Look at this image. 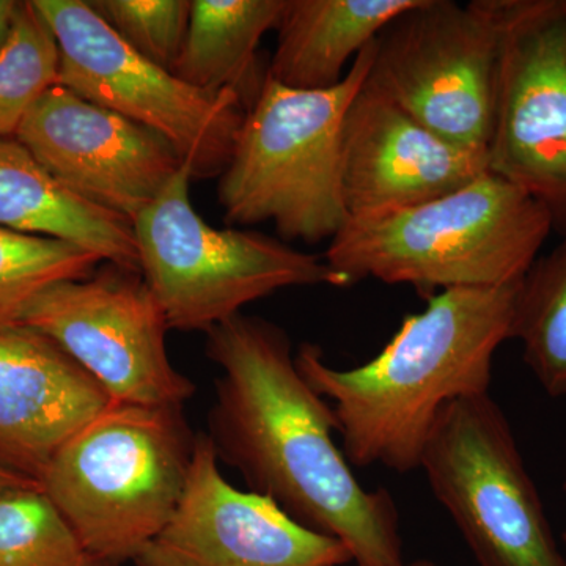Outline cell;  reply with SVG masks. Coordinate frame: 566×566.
I'll use <instances>...</instances> for the list:
<instances>
[{
    "instance_id": "obj_21",
    "label": "cell",
    "mask_w": 566,
    "mask_h": 566,
    "mask_svg": "<svg viewBox=\"0 0 566 566\" xmlns=\"http://www.w3.org/2000/svg\"><path fill=\"white\" fill-rule=\"evenodd\" d=\"M57 41L33 2H18L0 46V137L17 136L25 115L59 84Z\"/></svg>"
},
{
    "instance_id": "obj_13",
    "label": "cell",
    "mask_w": 566,
    "mask_h": 566,
    "mask_svg": "<svg viewBox=\"0 0 566 566\" xmlns=\"http://www.w3.org/2000/svg\"><path fill=\"white\" fill-rule=\"evenodd\" d=\"M14 137L69 191L132 223L185 164L159 134L61 84L41 96Z\"/></svg>"
},
{
    "instance_id": "obj_8",
    "label": "cell",
    "mask_w": 566,
    "mask_h": 566,
    "mask_svg": "<svg viewBox=\"0 0 566 566\" xmlns=\"http://www.w3.org/2000/svg\"><path fill=\"white\" fill-rule=\"evenodd\" d=\"M504 0H417L375 40L367 85L431 132L488 151Z\"/></svg>"
},
{
    "instance_id": "obj_22",
    "label": "cell",
    "mask_w": 566,
    "mask_h": 566,
    "mask_svg": "<svg viewBox=\"0 0 566 566\" xmlns=\"http://www.w3.org/2000/svg\"><path fill=\"white\" fill-rule=\"evenodd\" d=\"M41 488L0 495V566H99Z\"/></svg>"
},
{
    "instance_id": "obj_6",
    "label": "cell",
    "mask_w": 566,
    "mask_h": 566,
    "mask_svg": "<svg viewBox=\"0 0 566 566\" xmlns=\"http://www.w3.org/2000/svg\"><path fill=\"white\" fill-rule=\"evenodd\" d=\"M188 163L134 221L140 274L170 329L210 333L292 286H346L326 260L262 233L214 229L193 210Z\"/></svg>"
},
{
    "instance_id": "obj_10",
    "label": "cell",
    "mask_w": 566,
    "mask_h": 566,
    "mask_svg": "<svg viewBox=\"0 0 566 566\" xmlns=\"http://www.w3.org/2000/svg\"><path fill=\"white\" fill-rule=\"evenodd\" d=\"M29 327L61 346L117 403L181 408L196 386L170 363L161 305L136 271L107 264L40 294Z\"/></svg>"
},
{
    "instance_id": "obj_1",
    "label": "cell",
    "mask_w": 566,
    "mask_h": 566,
    "mask_svg": "<svg viewBox=\"0 0 566 566\" xmlns=\"http://www.w3.org/2000/svg\"><path fill=\"white\" fill-rule=\"evenodd\" d=\"M221 370L211 412L218 457L251 491L348 547L353 566H403L400 515L386 490H367L335 442L329 403L308 385L281 327L237 315L208 333Z\"/></svg>"
},
{
    "instance_id": "obj_14",
    "label": "cell",
    "mask_w": 566,
    "mask_h": 566,
    "mask_svg": "<svg viewBox=\"0 0 566 566\" xmlns=\"http://www.w3.org/2000/svg\"><path fill=\"white\" fill-rule=\"evenodd\" d=\"M488 151L439 136L363 85L342 126V191L349 219L430 202L488 172Z\"/></svg>"
},
{
    "instance_id": "obj_5",
    "label": "cell",
    "mask_w": 566,
    "mask_h": 566,
    "mask_svg": "<svg viewBox=\"0 0 566 566\" xmlns=\"http://www.w3.org/2000/svg\"><path fill=\"white\" fill-rule=\"evenodd\" d=\"M180 409L114 401L40 476L98 564L134 562L172 517L196 442Z\"/></svg>"
},
{
    "instance_id": "obj_15",
    "label": "cell",
    "mask_w": 566,
    "mask_h": 566,
    "mask_svg": "<svg viewBox=\"0 0 566 566\" xmlns=\"http://www.w3.org/2000/svg\"><path fill=\"white\" fill-rule=\"evenodd\" d=\"M114 400L29 327L0 329V460L40 483L55 453Z\"/></svg>"
},
{
    "instance_id": "obj_18",
    "label": "cell",
    "mask_w": 566,
    "mask_h": 566,
    "mask_svg": "<svg viewBox=\"0 0 566 566\" xmlns=\"http://www.w3.org/2000/svg\"><path fill=\"white\" fill-rule=\"evenodd\" d=\"M285 7L286 0H193L172 73L199 91L237 93L248 111L266 80L256 50L264 33L277 29Z\"/></svg>"
},
{
    "instance_id": "obj_16",
    "label": "cell",
    "mask_w": 566,
    "mask_h": 566,
    "mask_svg": "<svg viewBox=\"0 0 566 566\" xmlns=\"http://www.w3.org/2000/svg\"><path fill=\"white\" fill-rule=\"evenodd\" d=\"M0 227L66 241L140 273L133 223L69 191L9 137H0Z\"/></svg>"
},
{
    "instance_id": "obj_3",
    "label": "cell",
    "mask_w": 566,
    "mask_h": 566,
    "mask_svg": "<svg viewBox=\"0 0 566 566\" xmlns=\"http://www.w3.org/2000/svg\"><path fill=\"white\" fill-rule=\"evenodd\" d=\"M554 229L549 211L491 174L438 199L370 219H349L326 263L346 286L376 279L431 294L520 281Z\"/></svg>"
},
{
    "instance_id": "obj_24",
    "label": "cell",
    "mask_w": 566,
    "mask_h": 566,
    "mask_svg": "<svg viewBox=\"0 0 566 566\" xmlns=\"http://www.w3.org/2000/svg\"><path fill=\"white\" fill-rule=\"evenodd\" d=\"M29 488H41L39 482L29 479V476L20 474V472L11 471L0 464V495L13 493V491L29 490Z\"/></svg>"
},
{
    "instance_id": "obj_4",
    "label": "cell",
    "mask_w": 566,
    "mask_h": 566,
    "mask_svg": "<svg viewBox=\"0 0 566 566\" xmlns=\"http://www.w3.org/2000/svg\"><path fill=\"white\" fill-rule=\"evenodd\" d=\"M376 40V39H375ZM375 41L340 84L297 91L266 76L245 111L219 181L229 226L273 222L285 240L333 241L349 221L342 191V126L367 81Z\"/></svg>"
},
{
    "instance_id": "obj_2",
    "label": "cell",
    "mask_w": 566,
    "mask_h": 566,
    "mask_svg": "<svg viewBox=\"0 0 566 566\" xmlns=\"http://www.w3.org/2000/svg\"><path fill=\"white\" fill-rule=\"evenodd\" d=\"M521 281L431 294L422 312L406 316L385 348L357 367L335 368L319 346H300L297 368L333 409L353 468L416 471L447 406L490 394Z\"/></svg>"
},
{
    "instance_id": "obj_12",
    "label": "cell",
    "mask_w": 566,
    "mask_h": 566,
    "mask_svg": "<svg viewBox=\"0 0 566 566\" xmlns=\"http://www.w3.org/2000/svg\"><path fill=\"white\" fill-rule=\"evenodd\" d=\"M137 566H346L348 547L223 479L210 436H197L185 490Z\"/></svg>"
},
{
    "instance_id": "obj_27",
    "label": "cell",
    "mask_w": 566,
    "mask_h": 566,
    "mask_svg": "<svg viewBox=\"0 0 566 566\" xmlns=\"http://www.w3.org/2000/svg\"><path fill=\"white\" fill-rule=\"evenodd\" d=\"M562 542H564V545L566 546V527L564 534H562Z\"/></svg>"
},
{
    "instance_id": "obj_28",
    "label": "cell",
    "mask_w": 566,
    "mask_h": 566,
    "mask_svg": "<svg viewBox=\"0 0 566 566\" xmlns=\"http://www.w3.org/2000/svg\"><path fill=\"white\" fill-rule=\"evenodd\" d=\"M564 490H565V493H566V475H565V482H564Z\"/></svg>"
},
{
    "instance_id": "obj_9",
    "label": "cell",
    "mask_w": 566,
    "mask_h": 566,
    "mask_svg": "<svg viewBox=\"0 0 566 566\" xmlns=\"http://www.w3.org/2000/svg\"><path fill=\"white\" fill-rule=\"evenodd\" d=\"M57 41L59 84L159 134L193 178L222 175L244 120L237 93L199 91L137 54L82 0H33Z\"/></svg>"
},
{
    "instance_id": "obj_17",
    "label": "cell",
    "mask_w": 566,
    "mask_h": 566,
    "mask_svg": "<svg viewBox=\"0 0 566 566\" xmlns=\"http://www.w3.org/2000/svg\"><path fill=\"white\" fill-rule=\"evenodd\" d=\"M417 0H286L266 76L297 91H326Z\"/></svg>"
},
{
    "instance_id": "obj_19",
    "label": "cell",
    "mask_w": 566,
    "mask_h": 566,
    "mask_svg": "<svg viewBox=\"0 0 566 566\" xmlns=\"http://www.w3.org/2000/svg\"><path fill=\"white\" fill-rule=\"evenodd\" d=\"M524 363L549 397H566V233L521 281L512 335Z\"/></svg>"
},
{
    "instance_id": "obj_23",
    "label": "cell",
    "mask_w": 566,
    "mask_h": 566,
    "mask_svg": "<svg viewBox=\"0 0 566 566\" xmlns=\"http://www.w3.org/2000/svg\"><path fill=\"white\" fill-rule=\"evenodd\" d=\"M88 3L137 54L164 70H174L191 24V0H93Z\"/></svg>"
},
{
    "instance_id": "obj_7",
    "label": "cell",
    "mask_w": 566,
    "mask_h": 566,
    "mask_svg": "<svg viewBox=\"0 0 566 566\" xmlns=\"http://www.w3.org/2000/svg\"><path fill=\"white\" fill-rule=\"evenodd\" d=\"M420 471L479 566H566L505 412L491 394L447 406Z\"/></svg>"
},
{
    "instance_id": "obj_20",
    "label": "cell",
    "mask_w": 566,
    "mask_h": 566,
    "mask_svg": "<svg viewBox=\"0 0 566 566\" xmlns=\"http://www.w3.org/2000/svg\"><path fill=\"white\" fill-rule=\"evenodd\" d=\"M102 262L80 245L0 227V329L21 326L41 293L61 282L91 277Z\"/></svg>"
},
{
    "instance_id": "obj_26",
    "label": "cell",
    "mask_w": 566,
    "mask_h": 566,
    "mask_svg": "<svg viewBox=\"0 0 566 566\" xmlns=\"http://www.w3.org/2000/svg\"><path fill=\"white\" fill-rule=\"evenodd\" d=\"M403 566H438L433 560H428V558H419V560L406 562Z\"/></svg>"
},
{
    "instance_id": "obj_11",
    "label": "cell",
    "mask_w": 566,
    "mask_h": 566,
    "mask_svg": "<svg viewBox=\"0 0 566 566\" xmlns=\"http://www.w3.org/2000/svg\"><path fill=\"white\" fill-rule=\"evenodd\" d=\"M488 169L566 233V0H504Z\"/></svg>"
},
{
    "instance_id": "obj_25",
    "label": "cell",
    "mask_w": 566,
    "mask_h": 566,
    "mask_svg": "<svg viewBox=\"0 0 566 566\" xmlns=\"http://www.w3.org/2000/svg\"><path fill=\"white\" fill-rule=\"evenodd\" d=\"M18 2L11 0H0V46L9 35L11 21H13L14 10H17Z\"/></svg>"
}]
</instances>
